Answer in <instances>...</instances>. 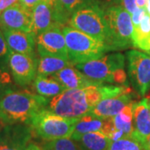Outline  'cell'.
<instances>
[{"mask_svg":"<svg viewBox=\"0 0 150 150\" xmlns=\"http://www.w3.org/2000/svg\"><path fill=\"white\" fill-rule=\"evenodd\" d=\"M144 147L146 150H150V135L149 136V138L146 139V141H145Z\"/></svg>","mask_w":150,"mask_h":150,"instance_id":"cell-37","label":"cell"},{"mask_svg":"<svg viewBox=\"0 0 150 150\" xmlns=\"http://www.w3.org/2000/svg\"><path fill=\"white\" fill-rule=\"evenodd\" d=\"M107 27L105 45L108 51L134 47V25L131 14L123 6L114 5L104 10Z\"/></svg>","mask_w":150,"mask_h":150,"instance_id":"cell-3","label":"cell"},{"mask_svg":"<svg viewBox=\"0 0 150 150\" xmlns=\"http://www.w3.org/2000/svg\"><path fill=\"white\" fill-rule=\"evenodd\" d=\"M108 150H146L144 144L134 136H124L113 140Z\"/></svg>","mask_w":150,"mask_h":150,"instance_id":"cell-25","label":"cell"},{"mask_svg":"<svg viewBox=\"0 0 150 150\" xmlns=\"http://www.w3.org/2000/svg\"><path fill=\"white\" fill-rule=\"evenodd\" d=\"M32 13V33H34L35 36L54 27L55 25L61 24L56 18L54 9L44 0L39 2L33 8Z\"/></svg>","mask_w":150,"mask_h":150,"instance_id":"cell-17","label":"cell"},{"mask_svg":"<svg viewBox=\"0 0 150 150\" xmlns=\"http://www.w3.org/2000/svg\"><path fill=\"white\" fill-rule=\"evenodd\" d=\"M11 83V77L9 74L3 69H0V96L4 93L3 90L4 89L7 84Z\"/></svg>","mask_w":150,"mask_h":150,"instance_id":"cell-30","label":"cell"},{"mask_svg":"<svg viewBox=\"0 0 150 150\" xmlns=\"http://www.w3.org/2000/svg\"><path fill=\"white\" fill-rule=\"evenodd\" d=\"M68 23L71 28L89 35L105 43L107 38V27L104 10L94 2L76 11L70 17Z\"/></svg>","mask_w":150,"mask_h":150,"instance_id":"cell-6","label":"cell"},{"mask_svg":"<svg viewBox=\"0 0 150 150\" xmlns=\"http://www.w3.org/2000/svg\"><path fill=\"white\" fill-rule=\"evenodd\" d=\"M18 1V0H0V13L10 6L14 4Z\"/></svg>","mask_w":150,"mask_h":150,"instance_id":"cell-33","label":"cell"},{"mask_svg":"<svg viewBox=\"0 0 150 150\" xmlns=\"http://www.w3.org/2000/svg\"><path fill=\"white\" fill-rule=\"evenodd\" d=\"M44 1L54 9L55 16H56V18H57V12H58V7H59V0H44Z\"/></svg>","mask_w":150,"mask_h":150,"instance_id":"cell-34","label":"cell"},{"mask_svg":"<svg viewBox=\"0 0 150 150\" xmlns=\"http://www.w3.org/2000/svg\"><path fill=\"white\" fill-rule=\"evenodd\" d=\"M69 60L74 65L98 59L108 51L105 43L70 26L62 28Z\"/></svg>","mask_w":150,"mask_h":150,"instance_id":"cell-4","label":"cell"},{"mask_svg":"<svg viewBox=\"0 0 150 150\" xmlns=\"http://www.w3.org/2000/svg\"><path fill=\"white\" fill-rule=\"evenodd\" d=\"M124 64L125 57L123 54H111L74 66L89 79L103 85L104 83H112L113 73L123 69Z\"/></svg>","mask_w":150,"mask_h":150,"instance_id":"cell-7","label":"cell"},{"mask_svg":"<svg viewBox=\"0 0 150 150\" xmlns=\"http://www.w3.org/2000/svg\"><path fill=\"white\" fill-rule=\"evenodd\" d=\"M79 118L61 117L43 108L32 118L28 126L44 141L71 138Z\"/></svg>","mask_w":150,"mask_h":150,"instance_id":"cell-5","label":"cell"},{"mask_svg":"<svg viewBox=\"0 0 150 150\" xmlns=\"http://www.w3.org/2000/svg\"><path fill=\"white\" fill-rule=\"evenodd\" d=\"M82 150H108L112 140L101 132H91L74 140Z\"/></svg>","mask_w":150,"mask_h":150,"instance_id":"cell-19","label":"cell"},{"mask_svg":"<svg viewBox=\"0 0 150 150\" xmlns=\"http://www.w3.org/2000/svg\"><path fill=\"white\" fill-rule=\"evenodd\" d=\"M146 53H147V54H150V49H149V51H147V52H146Z\"/></svg>","mask_w":150,"mask_h":150,"instance_id":"cell-39","label":"cell"},{"mask_svg":"<svg viewBox=\"0 0 150 150\" xmlns=\"http://www.w3.org/2000/svg\"><path fill=\"white\" fill-rule=\"evenodd\" d=\"M9 53L10 51L6 43L5 38L4 36L2 29L0 28V59H5L7 61Z\"/></svg>","mask_w":150,"mask_h":150,"instance_id":"cell-29","label":"cell"},{"mask_svg":"<svg viewBox=\"0 0 150 150\" xmlns=\"http://www.w3.org/2000/svg\"><path fill=\"white\" fill-rule=\"evenodd\" d=\"M7 62L17 84L24 87L35 79L38 64L36 56L10 52Z\"/></svg>","mask_w":150,"mask_h":150,"instance_id":"cell-10","label":"cell"},{"mask_svg":"<svg viewBox=\"0 0 150 150\" xmlns=\"http://www.w3.org/2000/svg\"><path fill=\"white\" fill-rule=\"evenodd\" d=\"M49 77L59 82L66 89L83 88L89 86L101 85L86 77L83 73L75 68L74 65L66 67Z\"/></svg>","mask_w":150,"mask_h":150,"instance_id":"cell-16","label":"cell"},{"mask_svg":"<svg viewBox=\"0 0 150 150\" xmlns=\"http://www.w3.org/2000/svg\"><path fill=\"white\" fill-rule=\"evenodd\" d=\"M128 86L93 85L83 88L66 89L52 98L48 103L49 111L67 118H79L89 113L103 99L129 93Z\"/></svg>","mask_w":150,"mask_h":150,"instance_id":"cell-1","label":"cell"},{"mask_svg":"<svg viewBox=\"0 0 150 150\" xmlns=\"http://www.w3.org/2000/svg\"><path fill=\"white\" fill-rule=\"evenodd\" d=\"M147 12H148V13L150 15V0H149L148 4H147Z\"/></svg>","mask_w":150,"mask_h":150,"instance_id":"cell-38","label":"cell"},{"mask_svg":"<svg viewBox=\"0 0 150 150\" xmlns=\"http://www.w3.org/2000/svg\"><path fill=\"white\" fill-rule=\"evenodd\" d=\"M128 73L134 88L144 96L150 88V54L144 51L130 50L126 54Z\"/></svg>","mask_w":150,"mask_h":150,"instance_id":"cell-8","label":"cell"},{"mask_svg":"<svg viewBox=\"0 0 150 150\" xmlns=\"http://www.w3.org/2000/svg\"><path fill=\"white\" fill-rule=\"evenodd\" d=\"M120 2L122 4V6L124 8V9L128 11L131 15L138 8L136 0H120Z\"/></svg>","mask_w":150,"mask_h":150,"instance_id":"cell-31","label":"cell"},{"mask_svg":"<svg viewBox=\"0 0 150 150\" xmlns=\"http://www.w3.org/2000/svg\"><path fill=\"white\" fill-rule=\"evenodd\" d=\"M136 2H137L138 8H142L147 9V4H148L149 0H136Z\"/></svg>","mask_w":150,"mask_h":150,"instance_id":"cell-35","label":"cell"},{"mask_svg":"<svg viewBox=\"0 0 150 150\" xmlns=\"http://www.w3.org/2000/svg\"><path fill=\"white\" fill-rule=\"evenodd\" d=\"M69 59H60L49 56H40L38 59L37 75L48 77L69 66H73Z\"/></svg>","mask_w":150,"mask_h":150,"instance_id":"cell-21","label":"cell"},{"mask_svg":"<svg viewBox=\"0 0 150 150\" xmlns=\"http://www.w3.org/2000/svg\"><path fill=\"white\" fill-rule=\"evenodd\" d=\"M58 24L36 36V47L40 56H49L69 59L68 50L62 28Z\"/></svg>","mask_w":150,"mask_h":150,"instance_id":"cell-9","label":"cell"},{"mask_svg":"<svg viewBox=\"0 0 150 150\" xmlns=\"http://www.w3.org/2000/svg\"><path fill=\"white\" fill-rule=\"evenodd\" d=\"M32 129L21 124L7 125L0 130V150H27Z\"/></svg>","mask_w":150,"mask_h":150,"instance_id":"cell-12","label":"cell"},{"mask_svg":"<svg viewBox=\"0 0 150 150\" xmlns=\"http://www.w3.org/2000/svg\"><path fill=\"white\" fill-rule=\"evenodd\" d=\"M134 133L132 136L144 144L150 135V99L144 98L132 103Z\"/></svg>","mask_w":150,"mask_h":150,"instance_id":"cell-13","label":"cell"},{"mask_svg":"<svg viewBox=\"0 0 150 150\" xmlns=\"http://www.w3.org/2000/svg\"><path fill=\"white\" fill-rule=\"evenodd\" d=\"M132 103H129L121 110L115 117L112 118L115 129L123 136H131L134 133V122H133V108Z\"/></svg>","mask_w":150,"mask_h":150,"instance_id":"cell-24","label":"cell"},{"mask_svg":"<svg viewBox=\"0 0 150 150\" xmlns=\"http://www.w3.org/2000/svg\"><path fill=\"white\" fill-rule=\"evenodd\" d=\"M10 52L35 56L36 36L33 33L2 29Z\"/></svg>","mask_w":150,"mask_h":150,"instance_id":"cell-14","label":"cell"},{"mask_svg":"<svg viewBox=\"0 0 150 150\" xmlns=\"http://www.w3.org/2000/svg\"><path fill=\"white\" fill-rule=\"evenodd\" d=\"M148 13L147 9L146 8H138L134 13L131 15V18H132V23L134 27H137L141 21L143 20V18L144 16Z\"/></svg>","mask_w":150,"mask_h":150,"instance_id":"cell-28","label":"cell"},{"mask_svg":"<svg viewBox=\"0 0 150 150\" xmlns=\"http://www.w3.org/2000/svg\"><path fill=\"white\" fill-rule=\"evenodd\" d=\"M45 97L28 91H6L0 96V121L7 125L29 124L48 104Z\"/></svg>","mask_w":150,"mask_h":150,"instance_id":"cell-2","label":"cell"},{"mask_svg":"<svg viewBox=\"0 0 150 150\" xmlns=\"http://www.w3.org/2000/svg\"><path fill=\"white\" fill-rule=\"evenodd\" d=\"M33 13L18 2L0 13V28L32 32Z\"/></svg>","mask_w":150,"mask_h":150,"instance_id":"cell-11","label":"cell"},{"mask_svg":"<svg viewBox=\"0 0 150 150\" xmlns=\"http://www.w3.org/2000/svg\"><path fill=\"white\" fill-rule=\"evenodd\" d=\"M0 130H1V128H0Z\"/></svg>","mask_w":150,"mask_h":150,"instance_id":"cell-40","label":"cell"},{"mask_svg":"<svg viewBox=\"0 0 150 150\" xmlns=\"http://www.w3.org/2000/svg\"><path fill=\"white\" fill-rule=\"evenodd\" d=\"M127 82V74L123 69L116 70L112 74V83H118L120 85L125 84Z\"/></svg>","mask_w":150,"mask_h":150,"instance_id":"cell-27","label":"cell"},{"mask_svg":"<svg viewBox=\"0 0 150 150\" xmlns=\"http://www.w3.org/2000/svg\"><path fill=\"white\" fill-rule=\"evenodd\" d=\"M41 148L43 150H82L71 138L45 141Z\"/></svg>","mask_w":150,"mask_h":150,"instance_id":"cell-26","label":"cell"},{"mask_svg":"<svg viewBox=\"0 0 150 150\" xmlns=\"http://www.w3.org/2000/svg\"><path fill=\"white\" fill-rule=\"evenodd\" d=\"M27 150H43L41 147H39L38 145L36 144H33V143H30L28 146Z\"/></svg>","mask_w":150,"mask_h":150,"instance_id":"cell-36","label":"cell"},{"mask_svg":"<svg viewBox=\"0 0 150 150\" xmlns=\"http://www.w3.org/2000/svg\"><path fill=\"white\" fill-rule=\"evenodd\" d=\"M33 88L37 94L47 98H54L66 90L64 86L53 78L40 75H37L33 80Z\"/></svg>","mask_w":150,"mask_h":150,"instance_id":"cell-20","label":"cell"},{"mask_svg":"<svg viewBox=\"0 0 150 150\" xmlns=\"http://www.w3.org/2000/svg\"><path fill=\"white\" fill-rule=\"evenodd\" d=\"M106 119L97 117L92 113H88L79 118L75 124L74 133L71 136L72 139L75 140L83 134L91 132L102 133Z\"/></svg>","mask_w":150,"mask_h":150,"instance_id":"cell-18","label":"cell"},{"mask_svg":"<svg viewBox=\"0 0 150 150\" xmlns=\"http://www.w3.org/2000/svg\"><path fill=\"white\" fill-rule=\"evenodd\" d=\"M134 47L144 52L150 49V15L147 13L137 27H134Z\"/></svg>","mask_w":150,"mask_h":150,"instance_id":"cell-22","label":"cell"},{"mask_svg":"<svg viewBox=\"0 0 150 150\" xmlns=\"http://www.w3.org/2000/svg\"><path fill=\"white\" fill-rule=\"evenodd\" d=\"M96 2L95 0H59L57 19L61 24L69 21L76 11Z\"/></svg>","mask_w":150,"mask_h":150,"instance_id":"cell-23","label":"cell"},{"mask_svg":"<svg viewBox=\"0 0 150 150\" xmlns=\"http://www.w3.org/2000/svg\"><path fill=\"white\" fill-rule=\"evenodd\" d=\"M132 103L131 92L125 93L118 96L108 98L96 104L92 108V113L101 118H112L121 112L123 108Z\"/></svg>","mask_w":150,"mask_h":150,"instance_id":"cell-15","label":"cell"},{"mask_svg":"<svg viewBox=\"0 0 150 150\" xmlns=\"http://www.w3.org/2000/svg\"><path fill=\"white\" fill-rule=\"evenodd\" d=\"M42 0H18V2L23 5L24 8H26L29 10H33V8L37 5L39 2H41Z\"/></svg>","mask_w":150,"mask_h":150,"instance_id":"cell-32","label":"cell"}]
</instances>
